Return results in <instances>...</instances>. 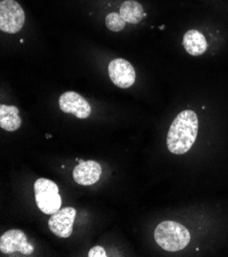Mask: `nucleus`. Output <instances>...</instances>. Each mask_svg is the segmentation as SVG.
Wrapping results in <instances>:
<instances>
[{
    "mask_svg": "<svg viewBox=\"0 0 228 257\" xmlns=\"http://www.w3.org/2000/svg\"><path fill=\"white\" fill-rule=\"evenodd\" d=\"M35 200L40 211L45 214H55L62 206V197L59 187L47 178H38L34 184Z\"/></svg>",
    "mask_w": 228,
    "mask_h": 257,
    "instance_id": "obj_3",
    "label": "nucleus"
},
{
    "mask_svg": "<svg viewBox=\"0 0 228 257\" xmlns=\"http://www.w3.org/2000/svg\"><path fill=\"white\" fill-rule=\"evenodd\" d=\"M112 82L120 88L131 87L136 79V73L133 66L124 59L113 60L108 68Z\"/></svg>",
    "mask_w": 228,
    "mask_h": 257,
    "instance_id": "obj_5",
    "label": "nucleus"
},
{
    "mask_svg": "<svg viewBox=\"0 0 228 257\" xmlns=\"http://www.w3.org/2000/svg\"><path fill=\"white\" fill-rule=\"evenodd\" d=\"M0 251L6 254L20 252L24 255H31L34 247L28 243L27 237L20 229H11L0 238Z\"/></svg>",
    "mask_w": 228,
    "mask_h": 257,
    "instance_id": "obj_6",
    "label": "nucleus"
},
{
    "mask_svg": "<svg viewBox=\"0 0 228 257\" xmlns=\"http://www.w3.org/2000/svg\"><path fill=\"white\" fill-rule=\"evenodd\" d=\"M198 133V119L192 110L180 112L173 120L167 136L168 150L183 155L193 146Z\"/></svg>",
    "mask_w": 228,
    "mask_h": 257,
    "instance_id": "obj_1",
    "label": "nucleus"
},
{
    "mask_svg": "<svg viewBox=\"0 0 228 257\" xmlns=\"http://www.w3.org/2000/svg\"><path fill=\"white\" fill-rule=\"evenodd\" d=\"M101 175V166L92 160H79V164L73 170L74 181L81 186L96 184Z\"/></svg>",
    "mask_w": 228,
    "mask_h": 257,
    "instance_id": "obj_9",
    "label": "nucleus"
},
{
    "mask_svg": "<svg viewBox=\"0 0 228 257\" xmlns=\"http://www.w3.org/2000/svg\"><path fill=\"white\" fill-rule=\"evenodd\" d=\"M46 138H48V139H50V138H52V136H50V135H46Z\"/></svg>",
    "mask_w": 228,
    "mask_h": 257,
    "instance_id": "obj_15",
    "label": "nucleus"
},
{
    "mask_svg": "<svg viewBox=\"0 0 228 257\" xmlns=\"http://www.w3.org/2000/svg\"><path fill=\"white\" fill-rule=\"evenodd\" d=\"M106 256H107L106 250L100 246H95L91 248L90 251L88 252V257H106Z\"/></svg>",
    "mask_w": 228,
    "mask_h": 257,
    "instance_id": "obj_14",
    "label": "nucleus"
},
{
    "mask_svg": "<svg viewBox=\"0 0 228 257\" xmlns=\"http://www.w3.org/2000/svg\"><path fill=\"white\" fill-rule=\"evenodd\" d=\"M105 24L107 26V28L113 32H120L125 28V26H126V22L121 17L120 13L109 14L106 17Z\"/></svg>",
    "mask_w": 228,
    "mask_h": 257,
    "instance_id": "obj_13",
    "label": "nucleus"
},
{
    "mask_svg": "<svg viewBox=\"0 0 228 257\" xmlns=\"http://www.w3.org/2000/svg\"><path fill=\"white\" fill-rule=\"evenodd\" d=\"M120 15L126 23L138 24L145 17L142 6L135 0H126L120 8Z\"/></svg>",
    "mask_w": 228,
    "mask_h": 257,
    "instance_id": "obj_12",
    "label": "nucleus"
},
{
    "mask_svg": "<svg viewBox=\"0 0 228 257\" xmlns=\"http://www.w3.org/2000/svg\"><path fill=\"white\" fill-rule=\"evenodd\" d=\"M22 125L19 109L15 106H0V127L3 130L13 133L18 131Z\"/></svg>",
    "mask_w": 228,
    "mask_h": 257,
    "instance_id": "obj_11",
    "label": "nucleus"
},
{
    "mask_svg": "<svg viewBox=\"0 0 228 257\" xmlns=\"http://www.w3.org/2000/svg\"><path fill=\"white\" fill-rule=\"evenodd\" d=\"M157 244L169 252H177L184 249L190 242L188 229L179 222L162 221L154 234Z\"/></svg>",
    "mask_w": 228,
    "mask_h": 257,
    "instance_id": "obj_2",
    "label": "nucleus"
},
{
    "mask_svg": "<svg viewBox=\"0 0 228 257\" xmlns=\"http://www.w3.org/2000/svg\"><path fill=\"white\" fill-rule=\"evenodd\" d=\"M183 47L186 53L193 57H198L205 53L208 48L206 37L197 30H189L183 36Z\"/></svg>",
    "mask_w": 228,
    "mask_h": 257,
    "instance_id": "obj_10",
    "label": "nucleus"
},
{
    "mask_svg": "<svg viewBox=\"0 0 228 257\" xmlns=\"http://www.w3.org/2000/svg\"><path fill=\"white\" fill-rule=\"evenodd\" d=\"M75 217V208L66 207L64 209H60L49 218L48 227L57 237L69 238L73 232Z\"/></svg>",
    "mask_w": 228,
    "mask_h": 257,
    "instance_id": "obj_8",
    "label": "nucleus"
},
{
    "mask_svg": "<svg viewBox=\"0 0 228 257\" xmlns=\"http://www.w3.org/2000/svg\"><path fill=\"white\" fill-rule=\"evenodd\" d=\"M61 110L67 114H73L79 119H86L91 114V107L88 101L75 91L63 93L59 99Z\"/></svg>",
    "mask_w": 228,
    "mask_h": 257,
    "instance_id": "obj_7",
    "label": "nucleus"
},
{
    "mask_svg": "<svg viewBox=\"0 0 228 257\" xmlns=\"http://www.w3.org/2000/svg\"><path fill=\"white\" fill-rule=\"evenodd\" d=\"M25 12L16 0H2L0 3V30L16 34L25 24Z\"/></svg>",
    "mask_w": 228,
    "mask_h": 257,
    "instance_id": "obj_4",
    "label": "nucleus"
}]
</instances>
